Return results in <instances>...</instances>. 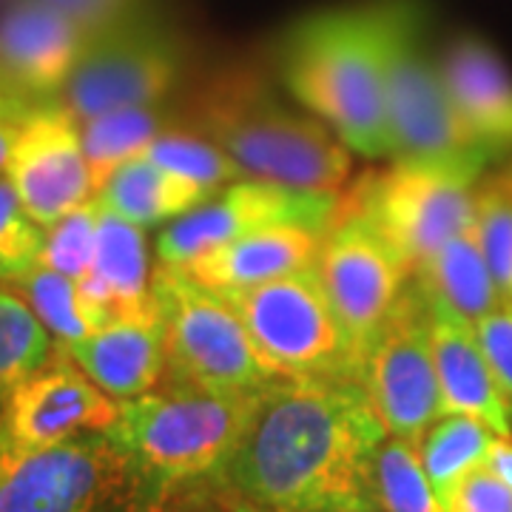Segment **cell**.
Wrapping results in <instances>:
<instances>
[{
  "label": "cell",
  "instance_id": "cell-29",
  "mask_svg": "<svg viewBox=\"0 0 512 512\" xmlns=\"http://www.w3.org/2000/svg\"><path fill=\"white\" fill-rule=\"evenodd\" d=\"M20 293L26 296L29 308L37 313V319L55 333L60 345H69L83 339L89 328L80 313V299H77V279L52 271L46 265H37L29 274L15 279Z\"/></svg>",
  "mask_w": 512,
  "mask_h": 512
},
{
  "label": "cell",
  "instance_id": "cell-36",
  "mask_svg": "<svg viewBox=\"0 0 512 512\" xmlns=\"http://www.w3.org/2000/svg\"><path fill=\"white\" fill-rule=\"evenodd\" d=\"M160 512H239V504L237 498L228 493V498H188V501H180L174 510H163L160 504Z\"/></svg>",
  "mask_w": 512,
  "mask_h": 512
},
{
  "label": "cell",
  "instance_id": "cell-1",
  "mask_svg": "<svg viewBox=\"0 0 512 512\" xmlns=\"http://www.w3.org/2000/svg\"><path fill=\"white\" fill-rule=\"evenodd\" d=\"M384 436L359 382L279 376L217 481L262 512H376L373 461Z\"/></svg>",
  "mask_w": 512,
  "mask_h": 512
},
{
  "label": "cell",
  "instance_id": "cell-30",
  "mask_svg": "<svg viewBox=\"0 0 512 512\" xmlns=\"http://www.w3.org/2000/svg\"><path fill=\"white\" fill-rule=\"evenodd\" d=\"M476 231L498 288L512 302V183L507 174L476 191Z\"/></svg>",
  "mask_w": 512,
  "mask_h": 512
},
{
  "label": "cell",
  "instance_id": "cell-2",
  "mask_svg": "<svg viewBox=\"0 0 512 512\" xmlns=\"http://www.w3.org/2000/svg\"><path fill=\"white\" fill-rule=\"evenodd\" d=\"M384 35L387 0H370L296 20L279 43L285 89L370 160L393 157Z\"/></svg>",
  "mask_w": 512,
  "mask_h": 512
},
{
  "label": "cell",
  "instance_id": "cell-25",
  "mask_svg": "<svg viewBox=\"0 0 512 512\" xmlns=\"http://www.w3.org/2000/svg\"><path fill=\"white\" fill-rule=\"evenodd\" d=\"M157 134H160V117L148 106L117 109L80 123V140L92 171L94 197L109 183L111 174L126 160L143 154Z\"/></svg>",
  "mask_w": 512,
  "mask_h": 512
},
{
  "label": "cell",
  "instance_id": "cell-33",
  "mask_svg": "<svg viewBox=\"0 0 512 512\" xmlns=\"http://www.w3.org/2000/svg\"><path fill=\"white\" fill-rule=\"evenodd\" d=\"M476 333L512 416V302L484 316L476 325Z\"/></svg>",
  "mask_w": 512,
  "mask_h": 512
},
{
  "label": "cell",
  "instance_id": "cell-21",
  "mask_svg": "<svg viewBox=\"0 0 512 512\" xmlns=\"http://www.w3.org/2000/svg\"><path fill=\"white\" fill-rule=\"evenodd\" d=\"M413 279L421 291L441 299L470 325H478L484 316L507 305V296L498 288L487 256L481 251L476 222L450 242H444L413 274Z\"/></svg>",
  "mask_w": 512,
  "mask_h": 512
},
{
  "label": "cell",
  "instance_id": "cell-34",
  "mask_svg": "<svg viewBox=\"0 0 512 512\" xmlns=\"http://www.w3.org/2000/svg\"><path fill=\"white\" fill-rule=\"evenodd\" d=\"M57 9L83 32L86 40L109 32L137 15V0H40Z\"/></svg>",
  "mask_w": 512,
  "mask_h": 512
},
{
  "label": "cell",
  "instance_id": "cell-6",
  "mask_svg": "<svg viewBox=\"0 0 512 512\" xmlns=\"http://www.w3.org/2000/svg\"><path fill=\"white\" fill-rule=\"evenodd\" d=\"M151 299L163 328L171 384L237 393L262 390L279 379L220 291L200 285L183 268L157 262Z\"/></svg>",
  "mask_w": 512,
  "mask_h": 512
},
{
  "label": "cell",
  "instance_id": "cell-17",
  "mask_svg": "<svg viewBox=\"0 0 512 512\" xmlns=\"http://www.w3.org/2000/svg\"><path fill=\"white\" fill-rule=\"evenodd\" d=\"M424 302L444 416H476L487 427H493L495 436L512 439V416L498 390L493 367L478 342L476 325H470L464 316H458L453 308H447L430 293H424Z\"/></svg>",
  "mask_w": 512,
  "mask_h": 512
},
{
  "label": "cell",
  "instance_id": "cell-8",
  "mask_svg": "<svg viewBox=\"0 0 512 512\" xmlns=\"http://www.w3.org/2000/svg\"><path fill=\"white\" fill-rule=\"evenodd\" d=\"M220 293L234 305L276 376L359 382V359L316 265L254 288Z\"/></svg>",
  "mask_w": 512,
  "mask_h": 512
},
{
  "label": "cell",
  "instance_id": "cell-39",
  "mask_svg": "<svg viewBox=\"0 0 512 512\" xmlns=\"http://www.w3.org/2000/svg\"><path fill=\"white\" fill-rule=\"evenodd\" d=\"M237 504H239V512H262V510H256V507H248V504H242L237 498Z\"/></svg>",
  "mask_w": 512,
  "mask_h": 512
},
{
  "label": "cell",
  "instance_id": "cell-16",
  "mask_svg": "<svg viewBox=\"0 0 512 512\" xmlns=\"http://www.w3.org/2000/svg\"><path fill=\"white\" fill-rule=\"evenodd\" d=\"M6 180L29 217L43 228L92 200V171L80 140V123L69 111L63 106L46 109L18 128Z\"/></svg>",
  "mask_w": 512,
  "mask_h": 512
},
{
  "label": "cell",
  "instance_id": "cell-10",
  "mask_svg": "<svg viewBox=\"0 0 512 512\" xmlns=\"http://www.w3.org/2000/svg\"><path fill=\"white\" fill-rule=\"evenodd\" d=\"M330 305L359 359V376L370 345L410 282V265L382 231L359 214L336 211L316 259Z\"/></svg>",
  "mask_w": 512,
  "mask_h": 512
},
{
  "label": "cell",
  "instance_id": "cell-20",
  "mask_svg": "<svg viewBox=\"0 0 512 512\" xmlns=\"http://www.w3.org/2000/svg\"><path fill=\"white\" fill-rule=\"evenodd\" d=\"M441 74L461 120L490 154L512 148V74L481 37H458L444 52Z\"/></svg>",
  "mask_w": 512,
  "mask_h": 512
},
{
  "label": "cell",
  "instance_id": "cell-31",
  "mask_svg": "<svg viewBox=\"0 0 512 512\" xmlns=\"http://www.w3.org/2000/svg\"><path fill=\"white\" fill-rule=\"evenodd\" d=\"M100 200L92 197L77 211L46 228V245L40 254V265L60 271V274L83 279L92 271L97 231H100Z\"/></svg>",
  "mask_w": 512,
  "mask_h": 512
},
{
  "label": "cell",
  "instance_id": "cell-32",
  "mask_svg": "<svg viewBox=\"0 0 512 512\" xmlns=\"http://www.w3.org/2000/svg\"><path fill=\"white\" fill-rule=\"evenodd\" d=\"M46 228L29 217L9 180H0V279L15 282L40 265Z\"/></svg>",
  "mask_w": 512,
  "mask_h": 512
},
{
  "label": "cell",
  "instance_id": "cell-13",
  "mask_svg": "<svg viewBox=\"0 0 512 512\" xmlns=\"http://www.w3.org/2000/svg\"><path fill=\"white\" fill-rule=\"evenodd\" d=\"M336 217V194L296 191L268 180H237L217 200H205L177 217L157 239V262L185 268L197 256L271 225H308L328 231Z\"/></svg>",
  "mask_w": 512,
  "mask_h": 512
},
{
  "label": "cell",
  "instance_id": "cell-19",
  "mask_svg": "<svg viewBox=\"0 0 512 512\" xmlns=\"http://www.w3.org/2000/svg\"><path fill=\"white\" fill-rule=\"evenodd\" d=\"M325 231L308 225H271L220 245L188 262L183 271L214 291H239L311 268L322 251Z\"/></svg>",
  "mask_w": 512,
  "mask_h": 512
},
{
  "label": "cell",
  "instance_id": "cell-12",
  "mask_svg": "<svg viewBox=\"0 0 512 512\" xmlns=\"http://www.w3.org/2000/svg\"><path fill=\"white\" fill-rule=\"evenodd\" d=\"M180 49L168 32L137 15L86 40L63 89V109L77 123L117 109L154 106L174 89Z\"/></svg>",
  "mask_w": 512,
  "mask_h": 512
},
{
  "label": "cell",
  "instance_id": "cell-18",
  "mask_svg": "<svg viewBox=\"0 0 512 512\" xmlns=\"http://www.w3.org/2000/svg\"><path fill=\"white\" fill-rule=\"evenodd\" d=\"M63 348L117 402L151 393L165 373L163 328L154 299L146 311L120 316Z\"/></svg>",
  "mask_w": 512,
  "mask_h": 512
},
{
  "label": "cell",
  "instance_id": "cell-27",
  "mask_svg": "<svg viewBox=\"0 0 512 512\" xmlns=\"http://www.w3.org/2000/svg\"><path fill=\"white\" fill-rule=\"evenodd\" d=\"M49 328L18 293L0 291V407L26 376L52 356Z\"/></svg>",
  "mask_w": 512,
  "mask_h": 512
},
{
  "label": "cell",
  "instance_id": "cell-9",
  "mask_svg": "<svg viewBox=\"0 0 512 512\" xmlns=\"http://www.w3.org/2000/svg\"><path fill=\"white\" fill-rule=\"evenodd\" d=\"M476 180L436 168L393 163L367 174L336 211L359 214L396 245L416 274L444 242L476 222Z\"/></svg>",
  "mask_w": 512,
  "mask_h": 512
},
{
  "label": "cell",
  "instance_id": "cell-23",
  "mask_svg": "<svg viewBox=\"0 0 512 512\" xmlns=\"http://www.w3.org/2000/svg\"><path fill=\"white\" fill-rule=\"evenodd\" d=\"M92 274L109 288L120 316L146 311L151 305V279L143 228L103 208Z\"/></svg>",
  "mask_w": 512,
  "mask_h": 512
},
{
  "label": "cell",
  "instance_id": "cell-15",
  "mask_svg": "<svg viewBox=\"0 0 512 512\" xmlns=\"http://www.w3.org/2000/svg\"><path fill=\"white\" fill-rule=\"evenodd\" d=\"M117 416L120 402L57 345L0 407V453H32L83 433H106Z\"/></svg>",
  "mask_w": 512,
  "mask_h": 512
},
{
  "label": "cell",
  "instance_id": "cell-3",
  "mask_svg": "<svg viewBox=\"0 0 512 512\" xmlns=\"http://www.w3.org/2000/svg\"><path fill=\"white\" fill-rule=\"evenodd\" d=\"M191 123L245 177L296 191L336 194L350 177V148L316 114L291 109L254 72L214 77L191 106Z\"/></svg>",
  "mask_w": 512,
  "mask_h": 512
},
{
  "label": "cell",
  "instance_id": "cell-37",
  "mask_svg": "<svg viewBox=\"0 0 512 512\" xmlns=\"http://www.w3.org/2000/svg\"><path fill=\"white\" fill-rule=\"evenodd\" d=\"M487 467H490L504 484H510L512 487V439H501V436H498V439L493 441L490 456H487Z\"/></svg>",
  "mask_w": 512,
  "mask_h": 512
},
{
  "label": "cell",
  "instance_id": "cell-28",
  "mask_svg": "<svg viewBox=\"0 0 512 512\" xmlns=\"http://www.w3.org/2000/svg\"><path fill=\"white\" fill-rule=\"evenodd\" d=\"M143 157L163 165L168 171H177V174L197 180L211 194H217L225 185L245 177L242 168L220 146H214L205 137H194V134H157L146 146Z\"/></svg>",
  "mask_w": 512,
  "mask_h": 512
},
{
  "label": "cell",
  "instance_id": "cell-11",
  "mask_svg": "<svg viewBox=\"0 0 512 512\" xmlns=\"http://www.w3.org/2000/svg\"><path fill=\"white\" fill-rule=\"evenodd\" d=\"M359 384L390 436L421 444L444 416L424 293L413 282L370 345Z\"/></svg>",
  "mask_w": 512,
  "mask_h": 512
},
{
  "label": "cell",
  "instance_id": "cell-7",
  "mask_svg": "<svg viewBox=\"0 0 512 512\" xmlns=\"http://www.w3.org/2000/svg\"><path fill=\"white\" fill-rule=\"evenodd\" d=\"M109 433L0 453V512H160Z\"/></svg>",
  "mask_w": 512,
  "mask_h": 512
},
{
  "label": "cell",
  "instance_id": "cell-4",
  "mask_svg": "<svg viewBox=\"0 0 512 512\" xmlns=\"http://www.w3.org/2000/svg\"><path fill=\"white\" fill-rule=\"evenodd\" d=\"M262 390L217 393L174 384L120 402V416L106 433L163 501L177 487L222 476L254 421Z\"/></svg>",
  "mask_w": 512,
  "mask_h": 512
},
{
  "label": "cell",
  "instance_id": "cell-5",
  "mask_svg": "<svg viewBox=\"0 0 512 512\" xmlns=\"http://www.w3.org/2000/svg\"><path fill=\"white\" fill-rule=\"evenodd\" d=\"M384 83L393 163L478 180L493 154L461 120L441 63L427 55L424 20L413 0H387Z\"/></svg>",
  "mask_w": 512,
  "mask_h": 512
},
{
  "label": "cell",
  "instance_id": "cell-40",
  "mask_svg": "<svg viewBox=\"0 0 512 512\" xmlns=\"http://www.w3.org/2000/svg\"><path fill=\"white\" fill-rule=\"evenodd\" d=\"M507 177H510V183H512V168H510V171H507Z\"/></svg>",
  "mask_w": 512,
  "mask_h": 512
},
{
  "label": "cell",
  "instance_id": "cell-38",
  "mask_svg": "<svg viewBox=\"0 0 512 512\" xmlns=\"http://www.w3.org/2000/svg\"><path fill=\"white\" fill-rule=\"evenodd\" d=\"M15 137H18V126L0 120V171H6L9 154H12V146H15Z\"/></svg>",
  "mask_w": 512,
  "mask_h": 512
},
{
  "label": "cell",
  "instance_id": "cell-35",
  "mask_svg": "<svg viewBox=\"0 0 512 512\" xmlns=\"http://www.w3.org/2000/svg\"><path fill=\"white\" fill-rule=\"evenodd\" d=\"M447 512H512V487L484 464L458 484Z\"/></svg>",
  "mask_w": 512,
  "mask_h": 512
},
{
  "label": "cell",
  "instance_id": "cell-14",
  "mask_svg": "<svg viewBox=\"0 0 512 512\" xmlns=\"http://www.w3.org/2000/svg\"><path fill=\"white\" fill-rule=\"evenodd\" d=\"M83 32L40 0H18L0 15V120L23 126L40 111L63 106Z\"/></svg>",
  "mask_w": 512,
  "mask_h": 512
},
{
  "label": "cell",
  "instance_id": "cell-26",
  "mask_svg": "<svg viewBox=\"0 0 512 512\" xmlns=\"http://www.w3.org/2000/svg\"><path fill=\"white\" fill-rule=\"evenodd\" d=\"M376 512H447L424 470L416 441L384 436L373 461Z\"/></svg>",
  "mask_w": 512,
  "mask_h": 512
},
{
  "label": "cell",
  "instance_id": "cell-24",
  "mask_svg": "<svg viewBox=\"0 0 512 512\" xmlns=\"http://www.w3.org/2000/svg\"><path fill=\"white\" fill-rule=\"evenodd\" d=\"M495 439L498 436H495L493 427H487L476 416H464V413L441 416L424 433L419 444L421 461H424L430 484H433V490H436L444 507H447L450 495L456 493L458 484L473 470L487 464Z\"/></svg>",
  "mask_w": 512,
  "mask_h": 512
},
{
  "label": "cell",
  "instance_id": "cell-22",
  "mask_svg": "<svg viewBox=\"0 0 512 512\" xmlns=\"http://www.w3.org/2000/svg\"><path fill=\"white\" fill-rule=\"evenodd\" d=\"M97 200L111 214L148 228L171 217H183L191 208L211 200V191L197 180L137 154L111 174Z\"/></svg>",
  "mask_w": 512,
  "mask_h": 512
}]
</instances>
